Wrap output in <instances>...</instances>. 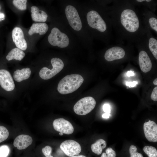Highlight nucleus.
<instances>
[{
  "mask_svg": "<svg viewBox=\"0 0 157 157\" xmlns=\"http://www.w3.org/2000/svg\"><path fill=\"white\" fill-rule=\"evenodd\" d=\"M83 81V77L78 74L67 75L59 81L57 87L58 91L63 94L72 93L79 88Z\"/></svg>",
  "mask_w": 157,
  "mask_h": 157,
  "instance_id": "1",
  "label": "nucleus"
},
{
  "mask_svg": "<svg viewBox=\"0 0 157 157\" xmlns=\"http://www.w3.org/2000/svg\"><path fill=\"white\" fill-rule=\"evenodd\" d=\"M120 21L124 28L129 32H135L139 27L138 18L135 13L131 9H126L122 11Z\"/></svg>",
  "mask_w": 157,
  "mask_h": 157,
  "instance_id": "2",
  "label": "nucleus"
},
{
  "mask_svg": "<svg viewBox=\"0 0 157 157\" xmlns=\"http://www.w3.org/2000/svg\"><path fill=\"white\" fill-rule=\"evenodd\" d=\"M96 101L91 97L83 98L78 100L74 105L73 109L77 115H85L90 113L95 107Z\"/></svg>",
  "mask_w": 157,
  "mask_h": 157,
  "instance_id": "3",
  "label": "nucleus"
},
{
  "mask_svg": "<svg viewBox=\"0 0 157 157\" xmlns=\"http://www.w3.org/2000/svg\"><path fill=\"white\" fill-rule=\"evenodd\" d=\"M51 62L52 66L51 69L44 67L42 68L39 72V76L43 79L48 80L52 78L59 73L64 67L62 60L58 58H52Z\"/></svg>",
  "mask_w": 157,
  "mask_h": 157,
  "instance_id": "4",
  "label": "nucleus"
},
{
  "mask_svg": "<svg viewBox=\"0 0 157 157\" xmlns=\"http://www.w3.org/2000/svg\"><path fill=\"white\" fill-rule=\"evenodd\" d=\"M48 40L51 45L60 48L66 47L69 43V39L67 35L56 27L52 29Z\"/></svg>",
  "mask_w": 157,
  "mask_h": 157,
  "instance_id": "5",
  "label": "nucleus"
},
{
  "mask_svg": "<svg viewBox=\"0 0 157 157\" xmlns=\"http://www.w3.org/2000/svg\"><path fill=\"white\" fill-rule=\"evenodd\" d=\"M87 19L89 26L100 32L105 31L107 29L106 23L99 14L95 10H91L87 15Z\"/></svg>",
  "mask_w": 157,
  "mask_h": 157,
  "instance_id": "6",
  "label": "nucleus"
},
{
  "mask_svg": "<svg viewBox=\"0 0 157 157\" xmlns=\"http://www.w3.org/2000/svg\"><path fill=\"white\" fill-rule=\"evenodd\" d=\"M65 13L69 24L72 28L76 31L81 30L82 24L78 12L76 8L71 5L67 6Z\"/></svg>",
  "mask_w": 157,
  "mask_h": 157,
  "instance_id": "7",
  "label": "nucleus"
},
{
  "mask_svg": "<svg viewBox=\"0 0 157 157\" xmlns=\"http://www.w3.org/2000/svg\"><path fill=\"white\" fill-rule=\"evenodd\" d=\"M60 148L67 156L70 157L79 155L81 150L80 144L77 142L72 140L63 141L60 144Z\"/></svg>",
  "mask_w": 157,
  "mask_h": 157,
  "instance_id": "8",
  "label": "nucleus"
},
{
  "mask_svg": "<svg viewBox=\"0 0 157 157\" xmlns=\"http://www.w3.org/2000/svg\"><path fill=\"white\" fill-rule=\"evenodd\" d=\"M53 126L56 131L66 134H71L74 131V127L71 123L63 118L54 120Z\"/></svg>",
  "mask_w": 157,
  "mask_h": 157,
  "instance_id": "9",
  "label": "nucleus"
},
{
  "mask_svg": "<svg viewBox=\"0 0 157 157\" xmlns=\"http://www.w3.org/2000/svg\"><path fill=\"white\" fill-rule=\"evenodd\" d=\"M0 85L7 91L13 90L15 87L14 82L10 74L8 71L0 69Z\"/></svg>",
  "mask_w": 157,
  "mask_h": 157,
  "instance_id": "10",
  "label": "nucleus"
},
{
  "mask_svg": "<svg viewBox=\"0 0 157 157\" xmlns=\"http://www.w3.org/2000/svg\"><path fill=\"white\" fill-rule=\"evenodd\" d=\"M143 130L145 137L149 142H157V125L154 121L149 120L143 125Z\"/></svg>",
  "mask_w": 157,
  "mask_h": 157,
  "instance_id": "11",
  "label": "nucleus"
},
{
  "mask_svg": "<svg viewBox=\"0 0 157 157\" xmlns=\"http://www.w3.org/2000/svg\"><path fill=\"white\" fill-rule=\"evenodd\" d=\"M12 38L17 48L24 51L27 48V43L25 39L23 32L19 27H15L13 30Z\"/></svg>",
  "mask_w": 157,
  "mask_h": 157,
  "instance_id": "12",
  "label": "nucleus"
},
{
  "mask_svg": "<svg viewBox=\"0 0 157 157\" xmlns=\"http://www.w3.org/2000/svg\"><path fill=\"white\" fill-rule=\"evenodd\" d=\"M124 50L119 47H114L110 48L106 50L104 58L108 61H111L123 58L125 55Z\"/></svg>",
  "mask_w": 157,
  "mask_h": 157,
  "instance_id": "13",
  "label": "nucleus"
},
{
  "mask_svg": "<svg viewBox=\"0 0 157 157\" xmlns=\"http://www.w3.org/2000/svg\"><path fill=\"white\" fill-rule=\"evenodd\" d=\"M139 63L141 70L147 73L151 69L152 66L151 61L147 52L144 51H141L139 53Z\"/></svg>",
  "mask_w": 157,
  "mask_h": 157,
  "instance_id": "14",
  "label": "nucleus"
},
{
  "mask_svg": "<svg viewBox=\"0 0 157 157\" xmlns=\"http://www.w3.org/2000/svg\"><path fill=\"white\" fill-rule=\"evenodd\" d=\"M33 142L32 137L28 135L22 134L17 136L14 140L13 145L19 150L26 149Z\"/></svg>",
  "mask_w": 157,
  "mask_h": 157,
  "instance_id": "15",
  "label": "nucleus"
},
{
  "mask_svg": "<svg viewBox=\"0 0 157 157\" xmlns=\"http://www.w3.org/2000/svg\"><path fill=\"white\" fill-rule=\"evenodd\" d=\"M31 9V18L33 21L44 22L47 20L48 15L44 11L40 10L35 6H32Z\"/></svg>",
  "mask_w": 157,
  "mask_h": 157,
  "instance_id": "16",
  "label": "nucleus"
},
{
  "mask_svg": "<svg viewBox=\"0 0 157 157\" xmlns=\"http://www.w3.org/2000/svg\"><path fill=\"white\" fill-rule=\"evenodd\" d=\"M48 26L45 23H33L28 32L30 35L35 33H38L40 35L44 34L48 29Z\"/></svg>",
  "mask_w": 157,
  "mask_h": 157,
  "instance_id": "17",
  "label": "nucleus"
},
{
  "mask_svg": "<svg viewBox=\"0 0 157 157\" xmlns=\"http://www.w3.org/2000/svg\"><path fill=\"white\" fill-rule=\"evenodd\" d=\"M31 74L30 69L29 68H26L21 70L17 69L14 72L13 76L16 81L20 82L29 78Z\"/></svg>",
  "mask_w": 157,
  "mask_h": 157,
  "instance_id": "18",
  "label": "nucleus"
},
{
  "mask_svg": "<svg viewBox=\"0 0 157 157\" xmlns=\"http://www.w3.org/2000/svg\"><path fill=\"white\" fill-rule=\"evenodd\" d=\"M25 55V53L22 50L18 48H15L9 52L6 56V58L8 61L13 59L20 61Z\"/></svg>",
  "mask_w": 157,
  "mask_h": 157,
  "instance_id": "19",
  "label": "nucleus"
},
{
  "mask_svg": "<svg viewBox=\"0 0 157 157\" xmlns=\"http://www.w3.org/2000/svg\"><path fill=\"white\" fill-rule=\"evenodd\" d=\"M107 143L103 139H99L91 146L92 151L97 155H100L102 152L103 149L106 146Z\"/></svg>",
  "mask_w": 157,
  "mask_h": 157,
  "instance_id": "20",
  "label": "nucleus"
},
{
  "mask_svg": "<svg viewBox=\"0 0 157 157\" xmlns=\"http://www.w3.org/2000/svg\"><path fill=\"white\" fill-rule=\"evenodd\" d=\"M149 47L150 50L155 58L157 59V41L153 38L149 40Z\"/></svg>",
  "mask_w": 157,
  "mask_h": 157,
  "instance_id": "21",
  "label": "nucleus"
},
{
  "mask_svg": "<svg viewBox=\"0 0 157 157\" xmlns=\"http://www.w3.org/2000/svg\"><path fill=\"white\" fill-rule=\"evenodd\" d=\"M143 150L149 157H157V150L154 147L145 146L144 147Z\"/></svg>",
  "mask_w": 157,
  "mask_h": 157,
  "instance_id": "22",
  "label": "nucleus"
},
{
  "mask_svg": "<svg viewBox=\"0 0 157 157\" xmlns=\"http://www.w3.org/2000/svg\"><path fill=\"white\" fill-rule=\"evenodd\" d=\"M26 0H14L13 3L14 6L21 10H24L26 9Z\"/></svg>",
  "mask_w": 157,
  "mask_h": 157,
  "instance_id": "23",
  "label": "nucleus"
},
{
  "mask_svg": "<svg viewBox=\"0 0 157 157\" xmlns=\"http://www.w3.org/2000/svg\"><path fill=\"white\" fill-rule=\"evenodd\" d=\"M9 133L5 127L0 126V143L6 140L8 137Z\"/></svg>",
  "mask_w": 157,
  "mask_h": 157,
  "instance_id": "24",
  "label": "nucleus"
},
{
  "mask_svg": "<svg viewBox=\"0 0 157 157\" xmlns=\"http://www.w3.org/2000/svg\"><path fill=\"white\" fill-rule=\"evenodd\" d=\"M129 151L130 157H143L141 153L137 152V149L136 147L134 145H131L130 146Z\"/></svg>",
  "mask_w": 157,
  "mask_h": 157,
  "instance_id": "25",
  "label": "nucleus"
},
{
  "mask_svg": "<svg viewBox=\"0 0 157 157\" xmlns=\"http://www.w3.org/2000/svg\"><path fill=\"white\" fill-rule=\"evenodd\" d=\"M10 152V149L6 145L0 147V157H7Z\"/></svg>",
  "mask_w": 157,
  "mask_h": 157,
  "instance_id": "26",
  "label": "nucleus"
},
{
  "mask_svg": "<svg viewBox=\"0 0 157 157\" xmlns=\"http://www.w3.org/2000/svg\"><path fill=\"white\" fill-rule=\"evenodd\" d=\"M116 153L111 148L108 147L106 150V153H103L101 157H115Z\"/></svg>",
  "mask_w": 157,
  "mask_h": 157,
  "instance_id": "27",
  "label": "nucleus"
},
{
  "mask_svg": "<svg viewBox=\"0 0 157 157\" xmlns=\"http://www.w3.org/2000/svg\"><path fill=\"white\" fill-rule=\"evenodd\" d=\"M52 149L49 146H46L42 149V152L46 157H53L51 155Z\"/></svg>",
  "mask_w": 157,
  "mask_h": 157,
  "instance_id": "28",
  "label": "nucleus"
},
{
  "mask_svg": "<svg viewBox=\"0 0 157 157\" xmlns=\"http://www.w3.org/2000/svg\"><path fill=\"white\" fill-rule=\"evenodd\" d=\"M149 23L151 28L156 32H157V19L156 18L152 17L149 19Z\"/></svg>",
  "mask_w": 157,
  "mask_h": 157,
  "instance_id": "29",
  "label": "nucleus"
},
{
  "mask_svg": "<svg viewBox=\"0 0 157 157\" xmlns=\"http://www.w3.org/2000/svg\"><path fill=\"white\" fill-rule=\"evenodd\" d=\"M151 98L153 100L157 101V87H155L153 89L151 95Z\"/></svg>",
  "mask_w": 157,
  "mask_h": 157,
  "instance_id": "30",
  "label": "nucleus"
},
{
  "mask_svg": "<svg viewBox=\"0 0 157 157\" xmlns=\"http://www.w3.org/2000/svg\"><path fill=\"white\" fill-rule=\"evenodd\" d=\"M103 110L105 113H110V106L108 104H104L103 107Z\"/></svg>",
  "mask_w": 157,
  "mask_h": 157,
  "instance_id": "31",
  "label": "nucleus"
},
{
  "mask_svg": "<svg viewBox=\"0 0 157 157\" xmlns=\"http://www.w3.org/2000/svg\"><path fill=\"white\" fill-rule=\"evenodd\" d=\"M138 83V82L135 81H133L132 82H127L126 83L127 86L132 87L135 86L136 84Z\"/></svg>",
  "mask_w": 157,
  "mask_h": 157,
  "instance_id": "32",
  "label": "nucleus"
},
{
  "mask_svg": "<svg viewBox=\"0 0 157 157\" xmlns=\"http://www.w3.org/2000/svg\"><path fill=\"white\" fill-rule=\"evenodd\" d=\"M110 114L109 113H105L102 115V117L104 118H108L109 117Z\"/></svg>",
  "mask_w": 157,
  "mask_h": 157,
  "instance_id": "33",
  "label": "nucleus"
},
{
  "mask_svg": "<svg viewBox=\"0 0 157 157\" xmlns=\"http://www.w3.org/2000/svg\"><path fill=\"white\" fill-rule=\"evenodd\" d=\"M127 75L128 76H133L134 75V74L133 72L131 71H128L127 73Z\"/></svg>",
  "mask_w": 157,
  "mask_h": 157,
  "instance_id": "34",
  "label": "nucleus"
},
{
  "mask_svg": "<svg viewBox=\"0 0 157 157\" xmlns=\"http://www.w3.org/2000/svg\"><path fill=\"white\" fill-rule=\"evenodd\" d=\"M70 157H86L83 155H77L74 156H71Z\"/></svg>",
  "mask_w": 157,
  "mask_h": 157,
  "instance_id": "35",
  "label": "nucleus"
},
{
  "mask_svg": "<svg viewBox=\"0 0 157 157\" xmlns=\"http://www.w3.org/2000/svg\"><path fill=\"white\" fill-rule=\"evenodd\" d=\"M153 83L155 85H157V78H156L153 81Z\"/></svg>",
  "mask_w": 157,
  "mask_h": 157,
  "instance_id": "36",
  "label": "nucleus"
},
{
  "mask_svg": "<svg viewBox=\"0 0 157 157\" xmlns=\"http://www.w3.org/2000/svg\"><path fill=\"white\" fill-rule=\"evenodd\" d=\"M144 1L145 0H136L138 2H142V1Z\"/></svg>",
  "mask_w": 157,
  "mask_h": 157,
  "instance_id": "37",
  "label": "nucleus"
},
{
  "mask_svg": "<svg viewBox=\"0 0 157 157\" xmlns=\"http://www.w3.org/2000/svg\"><path fill=\"white\" fill-rule=\"evenodd\" d=\"M59 134L60 135H62L63 134V133L62 132H60Z\"/></svg>",
  "mask_w": 157,
  "mask_h": 157,
  "instance_id": "38",
  "label": "nucleus"
},
{
  "mask_svg": "<svg viewBox=\"0 0 157 157\" xmlns=\"http://www.w3.org/2000/svg\"><path fill=\"white\" fill-rule=\"evenodd\" d=\"M145 1H146L147 2H149V1H151V0H145Z\"/></svg>",
  "mask_w": 157,
  "mask_h": 157,
  "instance_id": "39",
  "label": "nucleus"
}]
</instances>
